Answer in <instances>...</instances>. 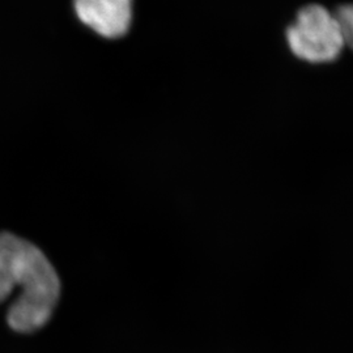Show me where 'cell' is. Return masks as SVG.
Here are the masks:
<instances>
[{
	"mask_svg": "<svg viewBox=\"0 0 353 353\" xmlns=\"http://www.w3.org/2000/svg\"><path fill=\"white\" fill-rule=\"evenodd\" d=\"M77 19L100 37L126 36L134 20V0H74Z\"/></svg>",
	"mask_w": 353,
	"mask_h": 353,
	"instance_id": "3957f363",
	"label": "cell"
},
{
	"mask_svg": "<svg viewBox=\"0 0 353 353\" xmlns=\"http://www.w3.org/2000/svg\"><path fill=\"white\" fill-rule=\"evenodd\" d=\"M62 281L45 252L29 241L0 233V305L8 303L6 321L17 334H34L54 316Z\"/></svg>",
	"mask_w": 353,
	"mask_h": 353,
	"instance_id": "6da1fadb",
	"label": "cell"
},
{
	"mask_svg": "<svg viewBox=\"0 0 353 353\" xmlns=\"http://www.w3.org/2000/svg\"><path fill=\"white\" fill-rule=\"evenodd\" d=\"M285 39L290 52L310 64L332 63L351 45L335 12L319 4L305 6L297 12Z\"/></svg>",
	"mask_w": 353,
	"mask_h": 353,
	"instance_id": "7a4b0ae2",
	"label": "cell"
}]
</instances>
